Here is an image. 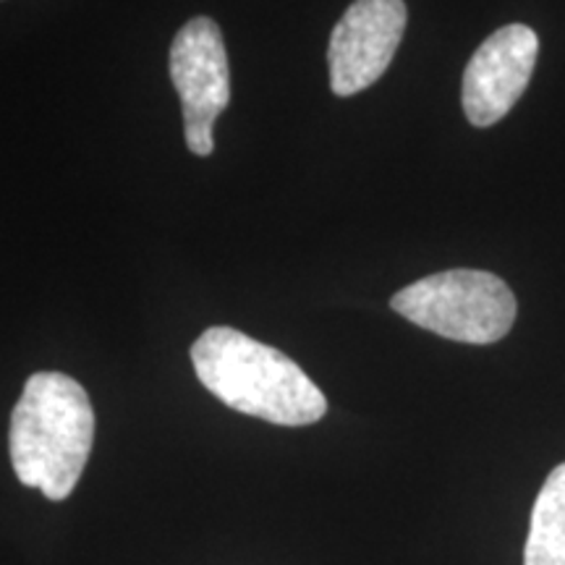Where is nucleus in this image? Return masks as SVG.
I'll use <instances>...</instances> for the list:
<instances>
[{"mask_svg":"<svg viewBox=\"0 0 565 565\" xmlns=\"http://www.w3.org/2000/svg\"><path fill=\"white\" fill-rule=\"evenodd\" d=\"M200 383L233 412L280 427H307L328 412V398L294 359L233 328H210L192 345Z\"/></svg>","mask_w":565,"mask_h":565,"instance_id":"nucleus-1","label":"nucleus"},{"mask_svg":"<svg viewBox=\"0 0 565 565\" xmlns=\"http://www.w3.org/2000/svg\"><path fill=\"white\" fill-rule=\"evenodd\" d=\"M404 0H353L330 38V87L351 97L385 74L406 32Z\"/></svg>","mask_w":565,"mask_h":565,"instance_id":"nucleus-5","label":"nucleus"},{"mask_svg":"<svg viewBox=\"0 0 565 565\" xmlns=\"http://www.w3.org/2000/svg\"><path fill=\"white\" fill-rule=\"evenodd\" d=\"M540 38L532 26L508 24L492 32L463 71V113L475 126L505 118L532 79Z\"/></svg>","mask_w":565,"mask_h":565,"instance_id":"nucleus-6","label":"nucleus"},{"mask_svg":"<svg viewBox=\"0 0 565 565\" xmlns=\"http://www.w3.org/2000/svg\"><path fill=\"white\" fill-rule=\"evenodd\" d=\"M391 307L416 328L458 343L487 345L511 333L515 296L498 275L445 270L401 288Z\"/></svg>","mask_w":565,"mask_h":565,"instance_id":"nucleus-3","label":"nucleus"},{"mask_svg":"<svg viewBox=\"0 0 565 565\" xmlns=\"http://www.w3.org/2000/svg\"><path fill=\"white\" fill-rule=\"evenodd\" d=\"M95 443V412L84 387L61 372H38L11 414V463L19 482L47 500H66L79 484Z\"/></svg>","mask_w":565,"mask_h":565,"instance_id":"nucleus-2","label":"nucleus"},{"mask_svg":"<svg viewBox=\"0 0 565 565\" xmlns=\"http://www.w3.org/2000/svg\"><path fill=\"white\" fill-rule=\"evenodd\" d=\"M524 565H565V463L550 471L536 494Z\"/></svg>","mask_w":565,"mask_h":565,"instance_id":"nucleus-7","label":"nucleus"},{"mask_svg":"<svg viewBox=\"0 0 565 565\" xmlns=\"http://www.w3.org/2000/svg\"><path fill=\"white\" fill-rule=\"evenodd\" d=\"M171 79L181 97L186 147L200 158H207L215 150L212 126L231 100L223 32L210 17L192 19L175 34Z\"/></svg>","mask_w":565,"mask_h":565,"instance_id":"nucleus-4","label":"nucleus"}]
</instances>
